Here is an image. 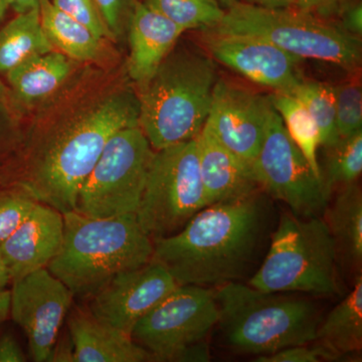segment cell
Masks as SVG:
<instances>
[{"mask_svg":"<svg viewBox=\"0 0 362 362\" xmlns=\"http://www.w3.org/2000/svg\"><path fill=\"white\" fill-rule=\"evenodd\" d=\"M244 1L252 6L270 9L290 8L296 4V0H244Z\"/></svg>","mask_w":362,"mask_h":362,"instance_id":"38","label":"cell"},{"mask_svg":"<svg viewBox=\"0 0 362 362\" xmlns=\"http://www.w3.org/2000/svg\"><path fill=\"white\" fill-rule=\"evenodd\" d=\"M78 63L58 51L39 54L6 74L7 86L21 113L42 108L73 77Z\"/></svg>","mask_w":362,"mask_h":362,"instance_id":"20","label":"cell"},{"mask_svg":"<svg viewBox=\"0 0 362 362\" xmlns=\"http://www.w3.org/2000/svg\"><path fill=\"white\" fill-rule=\"evenodd\" d=\"M123 78L87 69L40 108L18 156L0 170L16 185L61 214L75 211L78 192L109 139L139 126L137 94Z\"/></svg>","mask_w":362,"mask_h":362,"instance_id":"1","label":"cell"},{"mask_svg":"<svg viewBox=\"0 0 362 362\" xmlns=\"http://www.w3.org/2000/svg\"><path fill=\"white\" fill-rule=\"evenodd\" d=\"M74 298L47 268L11 283L9 316L25 332L33 361H49Z\"/></svg>","mask_w":362,"mask_h":362,"instance_id":"12","label":"cell"},{"mask_svg":"<svg viewBox=\"0 0 362 362\" xmlns=\"http://www.w3.org/2000/svg\"><path fill=\"white\" fill-rule=\"evenodd\" d=\"M0 187H1V183H0Z\"/></svg>","mask_w":362,"mask_h":362,"instance_id":"45","label":"cell"},{"mask_svg":"<svg viewBox=\"0 0 362 362\" xmlns=\"http://www.w3.org/2000/svg\"><path fill=\"white\" fill-rule=\"evenodd\" d=\"M326 225L337 244L338 255L354 268L362 262V194L357 182L339 188L324 211Z\"/></svg>","mask_w":362,"mask_h":362,"instance_id":"23","label":"cell"},{"mask_svg":"<svg viewBox=\"0 0 362 362\" xmlns=\"http://www.w3.org/2000/svg\"><path fill=\"white\" fill-rule=\"evenodd\" d=\"M54 6L102 40L113 42V37L105 23L95 0H51Z\"/></svg>","mask_w":362,"mask_h":362,"instance_id":"32","label":"cell"},{"mask_svg":"<svg viewBox=\"0 0 362 362\" xmlns=\"http://www.w3.org/2000/svg\"><path fill=\"white\" fill-rule=\"evenodd\" d=\"M49 361L75 362V349L70 333L68 332V337L65 335L62 339L58 338Z\"/></svg>","mask_w":362,"mask_h":362,"instance_id":"37","label":"cell"},{"mask_svg":"<svg viewBox=\"0 0 362 362\" xmlns=\"http://www.w3.org/2000/svg\"><path fill=\"white\" fill-rule=\"evenodd\" d=\"M25 354L13 335L4 334L0 337V362H23Z\"/></svg>","mask_w":362,"mask_h":362,"instance_id":"35","label":"cell"},{"mask_svg":"<svg viewBox=\"0 0 362 362\" xmlns=\"http://www.w3.org/2000/svg\"><path fill=\"white\" fill-rule=\"evenodd\" d=\"M342 28L354 37H361L362 7L361 4L349 7L344 11L342 16Z\"/></svg>","mask_w":362,"mask_h":362,"instance_id":"36","label":"cell"},{"mask_svg":"<svg viewBox=\"0 0 362 362\" xmlns=\"http://www.w3.org/2000/svg\"><path fill=\"white\" fill-rule=\"evenodd\" d=\"M66 317L75 362L153 361L130 334L98 318L88 307H71Z\"/></svg>","mask_w":362,"mask_h":362,"instance_id":"19","label":"cell"},{"mask_svg":"<svg viewBox=\"0 0 362 362\" xmlns=\"http://www.w3.org/2000/svg\"><path fill=\"white\" fill-rule=\"evenodd\" d=\"M261 192L204 207L169 237L153 240V261L177 285L218 288L239 282L256 259L266 230Z\"/></svg>","mask_w":362,"mask_h":362,"instance_id":"2","label":"cell"},{"mask_svg":"<svg viewBox=\"0 0 362 362\" xmlns=\"http://www.w3.org/2000/svg\"><path fill=\"white\" fill-rule=\"evenodd\" d=\"M271 108L269 98L218 78L206 124L226 148L252 165L263 144Z\"/></svg>","mask_w":362,"mask_h":362,"instance_id":"15","label":"cell"},{"mask_svg":"<svg viewBox=\"0 0 362 362\" xmlns=\"http://www.w3.org/2000/svg\"><path fill=\"white\" fill-rule=\"evenodd\" d=\"M177 283L158 262L122 272L89 298L98 318L131 335L138 321L163 301Z\"/></svg>","mask_w":362,"mask_h":362,"instance_id":"14","label":"cell"},{"mask_svg":"<svg viewBox=\"0 0 362 362\" xmlns=\"http://www.w3.org/2000/svg\"><path fill=\"white\" fill-rule=\"evenodd\" d=\"M290 94L306 107L320 131L321 146H332L339 140L337 129V109L332 87L302 81Z\"/></svg>","mask_w":362,"mask_h":362,"instance_id":"28","label":"cell"},{"mask_svg":"<svg viewBox=\"0 0 362 362\" xmlns=\"http://www.w3.org/2000/svg\"><path fill=\"white\" fill-rule=\"evenodd\" d=\"M37 204L16 185L0 187V245L16 232Z\"/></svg>","mask_w":362,"mask_h":362,"instance_id":"31","label":"cell"},{"mask_svg":"<svg viewBox=\"0 0 362 362\" xmlns=\"http://www.w3.org/2000/svg\"><path fill=\"white\" fill-rule=\"evenodd\" d=\"M40 21L47 40L56 51L78 64L99 63L106 51L100 39L84 25L59 11L51 0H40Z\"/></svg>","mask_w":362,"mask_h":362,"instance_id":"22","label":"cell"},{"mask_svg":"<svg viewBox=\"0 0 362 362\" xmlns=\"http://www.w3.org/2000/svg\"><path fill=\"white\" fill-rule=\"evenodd\" d=\"M195 141L207 206L244 199L261 189L252 165L226 148L206 124Z\"/></svg>","mask_w":362,"mask_h":362,"instance_id":"17","label":"cell"},{"mask_svg":"<svg viewBox=\"0 0 362 362\" xmlns=\"http://www.w3.org/2000/svg\"><path fill=\"white\" fill-rule=\"evenodd\" d=\"M63 216V244L47 269L74 297L89 299L118 274L139 268L153 257V240L135 214L89 218L71 211Z\"/></svg>","mask_w":362,"mask_h":362,"instance_id":"3","label":"cell"},{"mask_svg":"<svg viewBox=\"0 0 362 362\" xmlns=\"http://www.w3.org/2000/svg\"><path fill=\"white\" fill-rule=\"evenodd\" d=\"M9 285H11V274L0 255V292L6 291Z\"/></svg>","mask_w":362,"mask_h":362,"instance_id":"42","label":"cell"},{"mask_svg":"<svg viewBox=\"0 0 362 362\" xmlns=\"http://www.w3.org/2000/svg\"><path fill=\"white\" fill-rule=\"evenodd\" d=\"M8 8V2H7L6 0H0V21L4 20V16H6L7 9Z\"/></svg>","mask_w":362,"mask_h":362,"instance_id":"43","label":"cell"},{"mask_svg":"<svg viewBox=\"0 0 362 362\" xmlns=\"http://www.w3.org/2000/svg\"><path fill=\"white\" fill-rule=\"evenodd\" d=\"M337 244L322 216H281L263 263L247 284L269 293H340Z\"/></svg>","mask_w":362,"mask_h":362,"instance_id":"6","label":"cell"},{"mask_svg":"<svg viewBox=\"0 0 362 362\" xmlns=\"http://www.w3.org/2000/svg\"><path fill=\"white\" fill-rule=\"evenodd\" d=\"M9 7L13 8L18 13H25L35 7L40 6V0H6Z\"/></svg>","mask_w":362,"mask_h":362,"instance_id":"39","label":"cell"},{"mask_svg":"<svg viewBox=\"0 0 362 362\" xmlns=\"http://www.w3.org/2000/svg\"><path fill=\"white\" fill-rule=\"evenodd\" d=\"M213 28L263 37L301 59H318L349 69L361 62L358 37L300 9L264 8L235 1Z\"/></svg>","mask_w":362,"mask_h":362,"instance_id":"7","label":"cell"},{"mask_svg":"<svg viewBox=\"0 0 362 362\" xmlns=\"http://www.w3.org/2000/svg\"><path fill=\"white\" fill-rule=\"evenodd\" d=\"M204 42L214 59L255 84L291 93L303 81L298 71L301 59L263 37L209 28Z\"/></svg>","mask_w":362,"mask_h":362,"instance_id":"13","label":"cell"},{"mask_svg":"<svg viewBox=\"0 0 362 362\" xmlns=\"http://www.w3.org/2000/svg\"><path fill=\"white\" fill-rule=\"evenodd\" d=\"M337 109V129L339 139L362 131V92L357 83L332 87Z\"/></svg>","mask_w":362,"mask_h":362,"instance_id":"30","label":"cell"},{"mask_svg":"<svg viewBox=\"0 0 362 362\" xmlns=\"http://www.w3.org/2000/svg\"><path fill=\"white\" fill-rule=\"evenodd\" d=\"M206 206L195 138L156 150L135 214L143 232L152 240L175 235Z\"/></svg>","mask_w":362,"mask_h":362,"instance_id":"8","label":"cell"},{"mask_svg":"<svg viewBox=\"0 0 362 362\" xmlns=\"http://www.w3.org/2000/svg\"><path fill=\"white\" fill-rule=\"evenodd\" d=\"M11 308V289L0 292V324L4 323L9 317Z\"/></svg>","mask_w":362,"mask_h":362,"instance_id":"40","label":"cell"},{"mask_svg":"<svg viewBox=\"0 0 362 362\" xmlns=\"http://www.w3.org/2000/svg\"><path fill=\"white\" fill-rule=\"evenodd\" d=\"M204 52L175 47L147 82L138 86L139 127L154 150L194 139L204 128L218 82Z\"/></svg>","mask_w":362,"mask_h":362,"instance_id":"4","label":"cell"},{"mask_svg":"<svg viewBox=\"0 0 362 362\" xmlns=\"http://www.w3.org/2000/svg\"><path fill=\"white\" fill-rule=\"evenodd\" d=\"M23 116L8 86L0 80V170L20 151L25 135L21 125Z\"/></svg>","mask_w":362,"mask_h":362,"instance_id":"29","label":"cell"},{"mask_svg":"<svg viewBox=\"0 0 362 362\" xmlns=\"http://www.w3.org/2000/svg\"><path fill=\"white\" fill-rule=\"evenodd\" d=\"M335 1L337 0H296V4L300 11H310L311 9L328 6Z\"/></svg>","mask_w":362,"mask_h":362,"instance_id":"41","label":"cell"},{"mask_svg":"<svg viewBox=\"0 0 362 362\" xmlns=\"http://www.w3.org/2000/svg\"><path fill=\"white\" fill-rule=\"evenodd\" d=\"M154 152L139 126L119 130L86 178L75 211L89 218L136 214Z\"/></svg>","mask_w":362,"mask_h":362,"instance_id":"9","label":"cell"},{"mask_svg":"<svg viewBox=\"0 0 362 362\" xmlns=\"http://www.w3.org/2000/svg\"><path fill=\"white\" fill-rule=\"evenodd\" d=\"M185 32L218 25L225 16L218 0H144Z\"/></svg>","mask_w":362,"mask_h":362,"instance_id":"27","label":"cell"},{"mask_svg":"<svg viewBox=\"0 0 362 362\" xmlns=\"http://www.w3.org/2000/svg\"><path fill=\"white\" fill-rule=\"evenodd\" d=\"M259 188L302 218L321 216L330 197L322 178L291 139L272 106L263 144L252 164Z\"/></svg>","mask_w":362,"mask_h":362,"instance_id":"11","label":"cell"},{"mask_svg":"<svg viewBox=\"0 0 362 362\" xmlns=\"http://www.w3.org/2000/svg\"><path fill=\"white\" fill-rule=\"evenodd\" d=\"M54 51L42 28L40 6L18 13L0 30V74L23 62Z\"/></svg>","mask_w":362,"mask_h":362,"instance_id":"24","label":"cell"},{"mask_svg":"<svg viewBox=\"0 0 362 362\" xmlns=\"http://www.w3.org/2000/svg\"><path fill=\"white\" fill-rule=\"evenodd\" d=\"M63 240V214L37 202L16 232L0 245L11 283L47 268L59 254Z\"/></svg>","mask_w":362,"mask_h":362,"instance_id":"16","label":"cell"},{"mask_svg":"<svg viewBox=\"0 0 362 362\" xmlns=\"http://www.w3.org/2000/svg\"><path fill=\"white\" fill-rule=\"evenodd\" d=\"M310 346L308 344L294 345L286 347L274 354L259 356L255 359L257 362H318L322 361H337L332 354L326 351L317 343Z\"/></svg>","mask_w":362,"mask_h":362,"instance_id":"34","label":"cell"},{"mask_svg":"<svg viewBox=\"0 0 362 362\" xmlns=\"http://www.w3.org/2000/svg\"><path fill=\"white\" fill-rule=\"evenodd\" d=\"M269 99L282 119L288 134L306 157L314 173L321 177L318 161L320 131L313 117L305 105L290 93L275 92Z\"/></svg>","mask_w":362,"mask_h":362,"instance_id":"25","label":"cell"},{"mask_svg":"<svg viewBox=\"0 0 362 362\" xmlns=\"http://www.w3.org/2000/svg\"><path fill=\"white\" fill-rule=\"evenodd\" d=\"M223 341L240 354L266 356L315 341L320 322L315 305L284 293L226 283L214 289Z\"/></svg>","mask_w":362,"mask_h":362,"instance_id":"5","label":"cell"},{"mask_svg":"<svg viewBox=\"0 0 362 362\" xmlns=\"http://www.w3.org/2000/svg\"><path fill=\"white\" fill-rule=\"evenodd\" d=\"M218 2L221 4V6L226 7H230L232 4H235L238 0H218Z\"/></svg>","mask_w":362,"mask_h":362,"instance_id":"44","label":"cell"},{"mask_svg":"<svg viewBox=\"0 0 362 362\" xmlns=\"http://www.w3.org/2000/svg\"><path fill=\"white\" fill-rule=\"evenodd\" d=\"M325 164L321 169L324 187L331 197L335 188L357 182L362 173V131L326 147Z\"/></svg>","mask_w":362,"mask_h":362,"instance_id":"26","label":"cell"},{"mask_svg":"<svg viewBox=\"0 0 362 362\" xmlns=\"http://www.w3.org/2000/svg\"><path fill=\"white\" fill-rule=\"evenodd\" d=\"M140 1L142 0H95L114 42L127 35L131 16Z\"/></svg>","mask_w":362,"mask_h":362,"instance_id":"33","label":"cell"},{"mask_svg":"<svg viewBox=\"0 0 362 362\" xmlns=\"http://www.w3.org/2000/svg\"><path fill=\"white\" fill-rule=\"evenodd\" d=\"M185 33L182 28L142 0L135 6L128 25L130 54L126 75L137 86L152 77Z\"/></svg>","mask_w":362,"mask_h":362,"instance_id":"18","label":"cell"},{"mask_svg":"<svg viewBox=\"0 0 362 362\" xmlns=\"http://www.w3.org/2000/svg\"><path fill=\"white\" fill-rule=\"evenodd\" d=\"M218 321L213 288L178 285L138 321L131 337L153 361H180L185 350L206 341Z\"/></svg>","mask_w":362,"mask_h":362,"instance_id":"10","label":"cell"},{"mask_svg":"<svg viewBox=\"0 0 362 362\" xmlns=\"http://www.w3.org/2000/svg\"><path fill=\"white\" fill-rule=\"evenodd\" d=\"M337 358L362 349V277L354 281L351 290L319 322L315 341Z\"/></svg>","mask_w":362,"mask_h":362,"instance_id":"21","label":"cell"}]
</instances>
